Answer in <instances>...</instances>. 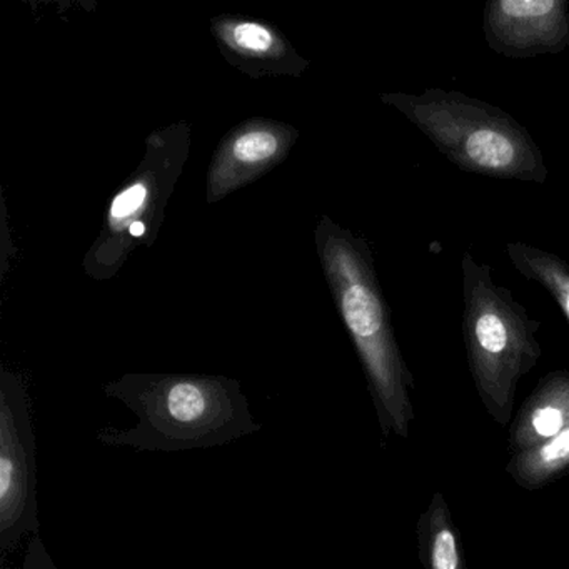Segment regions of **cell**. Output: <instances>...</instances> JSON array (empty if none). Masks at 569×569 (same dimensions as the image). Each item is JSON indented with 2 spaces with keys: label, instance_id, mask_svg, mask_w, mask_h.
<instances>
[{
  "label": "cell",
  "instance_id": "obj_1",
  "mask_svg": "<svg viewBox=\"0 0 569 569\" xmlns=\"http://www.w3.org/2000/svg\"><path fill=\"white\" fill-rule=\"evenodd\" d=\"M138 418L134 428L101 429L112 448L181 452L219 448L261 431L236 379L222 376L126 375L106 386Z\"/></svg>",
  "mask_w": 569,
  "mask_h": 569
},
{
  "label": "cell",
  "instance_id": "obj_2",
  "mask_svg": "<svg viewBox=\"0 0 569 569\" xmlns=\"http://www.w3.org/2000/svg\"><path fill=\"white\" fill-rule=\"evenodd\" d=\"M322 256L339 311L361 359L382 436L406 439L415 421V378L399 349L371 251L361 239L332 229L326 236Z\"/></svg>",
  "mask_w": 569,
  "mask_h": 569
},
{
  "label": "cell",
  "instance_id": "obj_3",
  "mask_svg": "<svg viewBox=\"0 0 569 569\" xmlns=\"http://www.w3.org/2000/svg\"><path fill=\"white\" fill-rule=\"evenodd\" d=\"M381 101L401 112L461 171L535 184L548 179L531 132L498 106L439 88L382 94Z\"/></svg>",
  "mask_w": 569,
  "mask_h": 569
},
{
  "label": "cell",
  "instance_id": "obj_4",
  "mask_svg": "<svg viewBox=\"0 0 569 569\" xmlns=\"http://www.w3.org/2000/svg\"><path fill=\"white\" fill-rule=\"evenodd\" d=\"M462 341L469 372L485 411L506 426L515 415L519 381L542 356L541 322L471 252L461 258Z\"/></svg>",
  "mask_w": 569,
  "mask_h": 569
},
{
  "label": "cell",
  "instance_id": "obj_5",
  "mask_svg": "<svg viewBox=\"0 0 569 569\" xmlns=\"http://www.w3.org/2000/svg\"><path fill=\"white\" fill-rule=\"evenodd\" d=\"M26 535H41L38 461L31 402L14 375L0 379V549L9 552Z\"/></svg>",
  "mask_w": 569,
  "mask_h": 569
},
{
  "label": "cell",
  "instance_id": "obj_6",
  "mask_svg": "<svg viewBox=\"0 0 569 569\" xmlns=\"http://www.w3.org/2000/svg\"><path fill=\"white\" fill-rule=\"evenodd\" d=\"M486 44L506 59L561 54L569 48L568 0H491L482 11Z\"/></svg>",
  "mask_w": 569,
  "mask_h": 569
},
{
  "label": "cell",
  "instance_id": "obj_7",
  "mask_svg": "<svg viewBox=\"0 0 569 569\" xmlns=\"http://www.w3.org/2000/svg\"><path fill=\"white\" fill-rule=\"evenodd\" d=\"M569 429V369L549 372L522 402L509 429V452L528 451Z\"/></svg>",
  "mask_w": 569,
  "mask_h": 569
},
{
  "label": "cell",
  "instance_id": "obj_8",
  "mask_svg": "<svg viewBox=\"0 0 569 569\" xmlns=\"http://www.w3.org/2000/svg\"><path fill=\"white\" fill-rule=\"evenodd\" d=\"M418 545L419 559L426 569H466L461 539L441 492H435L419 518Z\"/></svg>",
  "mask_w": 569,
  "mask_h": 569
},
{
  "label": "cell",
  "instance_id": "obj_9",
  "mask_svg": "<svg viewBox=\"0 0 569 569\" xmlns=\"http://www.w3.org/2000/svg\"><path fill=\"white\" fill-rule=\"evenodd\" d=\"M506 254L519 274L525 276L529 281H535L536 284L548 291L569 321L568 262L556 252H549L522 241L508 242Z\"/></svg>",
  "mask_w": 569,
  "mask_h": 569
},
{
  "label": "cell",
  "instance_id": "obj_10",
  "mask_svg": "<svg viewBox=\"0 0 569 569\" xmlns=\"http://www.w3.org/2000/svg\"><path fill=\"white\" fill-rule=\"evenodd\" d=\"M506 471L522 489L545 488L569 471V429L528 451L509 458Z\"/></svg>",
  "mask_w": 569,
  "mask_h": 569
},
{
  "label": "cell",
  "instance_id": "obj_11",
  "mask_svg": "<svg viewBox=\"0 0 569 569\" xmlns=\"http://www.w3.org/2000/svg\"><path fill=\"white\" fill-rule=\"evenodd\" d=\"M282 149V138L279 132L269 129H252L234 138L226 152V161L221 166V176H232L239 181V176L251 174L268 166L269 161L279 158Z\"/></svg>",
  "mask_w": 569,
  "mask_h": 569
},
{
  "label": "cell",
  "instance_id": "obj_12",
  "mask_svg": "<svg viewBox=\"0 0 569 569\" xmlns=\"http://www.w3.org/2000/svg\"><path fill=\"white\" fill-rule=\"evenodd\" d=\"M231 42L241 51L249 54H268L274 49L276 39L269 29L251 22L234 26L231 32Z\"/></svg>",
  "mask_w": 569,
  "mask_h": 569
},
{
  "label": "cell",
  "instance_id": "obj_13",
  "mask_svg": "<svg viewBox=\"0 0 569 569\" xmlns=\"http://www.w3.org/2000/svg\"><path fill=\"white\" fill-rule=\"evenodd\" d=\"M146 196H148V189L142 184H136L132 186V188L126 189L122 194L116 198L114 204H112V218L126 219L134 214V212L144 204Z\"/></svg>",
  "mask_w": 569,
  "mask_h": 569
},
{
  "label": "cell",
  "instance_id": "obj_14",
  "mask_svg": "<svg viewBox=\"0 0 569 569\" xmlns=\"http://www.w3.org/2000/svg\"><path fill=\"white\" fill-rule=\"evenodd\" d=\"M22 569H59L52 556L49 555L41 535H34L29 539Z\"/></svg>",
  "mask_w": 569,
  "mask_h": 569
},
{
  "label": "cell",
  "instance_id": "obj_15",
  "mask_svg": "<svg viewBox=\"0 0 569 569\" xmlns=\"http://www.w3.org/2000/svg\"><path fill=\"white\" fill-rule=\"evenodd\" d=\"M144 224L142 222H136V224H132L131 232L132 236H142L144 234Z\"/></svg>",
  "mask_w": 569,
  "mask_h": 569
}]
</instances>
